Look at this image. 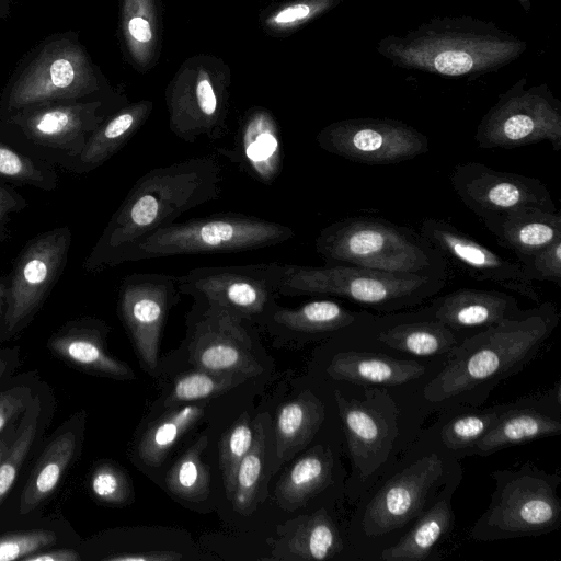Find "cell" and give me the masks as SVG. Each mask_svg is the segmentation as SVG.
<instances>
[{
  "label": "cell",
  "mask_w": 561,
  "mask_h": 561,
  "mask_svg": "<svg viewBox=\"0 0 561 561\" xmlns=\"http://www.w3.org/2000/svg\"><path fill=\"white\" fill-rule=\"evenodd\" d=\"M222 167L214 156L194 157L152 169L133 185L88 255L84 268L122 264L139 240L165 228L185 211L220 197Z\"/></svg>",
  "instance_id": "cell-1"
},
{
  "label": "cell",
  "mask_w": 561,
  "mask_h": 561,
  "mask_svg": "<svg viewBox=\"0 0 561 561\" xmlns=\"http://www.w3.org/2000/svg\"><path fill=\"white\" fill-rule=\"evenodd\" d=\"M527 48L525 39L471 15L434 16L376 45L377 53L396 67L470 80L501 70Z\"/></svg>",
  "instance_id": "cell-2"
},
{
  "label": "cell",
  "mask_w": 561,
  "mask_h": 561,
  "mask_svg": "<svg viewBox=\"0 0 561 561\" xmlns=\"http://www.w3.org/2000/svg\"><path fill=\"white\" fill-rule=\"evenodd\" d=\"M560 316L551 301L466 337L448 352V362L424 388L431 403L470 400L490 390L534 359L558 325Z\"/></svg>",
  "instance_id": "cell-3"
},
{
  "label": "cell",
  "mask_w": 561,
  "mask_h": 561,
  "mask_svg": "<svg viewBox=\"0 0 561 561\" xmlns=\"http://www.w3.org/2000/svg\"><path fill=\"white\" fill-rule=\"evenodd\" d=\"M314 249L324 265L447 278V261L420 232L381 218L333 221L321 229Z\"/></svg>",
  "instance_id": "cell-4"
},
{
  "label": "cell",
  "mask_w": 561,
  "mask_h": 561,
  "mask_svg": "<svg viewBox=\"0 0 561 561\" xmlns=\"http://www.w3.org/2000/svg\"><path fill=\"white\" fill-rule=\"evenodd\" d=\"M447 278L398 274L353 265H289L280 296L325 295L391 313L438 294Z\"/></svg>",
  "instance_id": "cell-5"
},
{
  "label": "cell",
  "mask_w": 561,
  "mask_h": 561,
  "mask_svg": "<svg viewBox=\"0 0 561 561\" xmlns=\"http://www.w3.org/2000/svg\"><path fill=\"white\" fill-rule=\"evenodd\" d=\"M294 230L244 214H216L172 224L135 243L121 263L187 254L253 251L287 242Z\"/></svg>",
  "instance_id": "cell-6"
},
{
  "label": "cell",
  "mask_w": 561,
  "mask_h": 561,
  "mask_svg": "<svg viewBox=\"0 0 561 561\" xmlns=\"http://www.w3.org/2000/svg\"><path fill=\"white\" fill-rule=\"evenodd\" d=\"M495 490L490 505L470 530L474 540H499L551 533L561 524L558 474L525 463L491 473Z\"/></svg>",
  "instance_id": "cell-7"
},
{
  "label": "cell",
  "mask_w": 561,
  "mask_h": 561,
  "mask_svg": "<svg viewBox=\"0 0 561 561\" xmlns=\"http://www.w3.org/2000/svg\"><path fill=\"white\" fill-rule=\"evenodd\" d=\"M231 81L220 57L198 54L184 60L165 89L170 130L187 144L225 137Z\"/></svg>",
  "instance_id": "cell-8"
},
{
  "label": "cell",
  "mask_w": 561,
  "mask_h": 561,
  "mask_svg": "<svg viewBox=\"0 0 561 561\" xmlns=\"http://www.w3.org/2000/svg\"><path fill=\"white\" fill-rule=\"evenodd\" d=\"M101 88L84 47L76 38L60 36L46 43L11 82L1 115L32 104L80 101Z\"/></svg>",
  "instance_id": "cell-9"
},
{
  "label": "cell",
  "mask_w": 561,
  "mask_h": 561,
  "mask_svg": "<svg viewBox=\"0 0 561 561\" xmlns=\"http://www.w3.org/2000/svg\"><path fill=\"white\" fill-rule=\"evenodd\" d=\"M103 107L96 99L32 104L2 115L1 130L32 153L51 163L60 158L71 169L88 137L106 118Z\"/></svg>",
  "instance_id": "cell-10"
},
{
  "label": "cell",
  "mask_w": 561,
  "mask_h": 561,
  "mask_svg": "<svg viewBox=\"0 0 561 561\" xmlns=\"http://www.w3.org/2000/svg\"><path fill=\"white\" fill-rule=\"evenodd\" d=\"M474 140L482 149H514L541 141L561 149V102L547 83L528 85L520 78L480 119Z\"/></svg>",
  "instance_id": "cell-11"
},
{
  "label": "cell",
  "mask_w": 561,
  "mask_h": 561,
  "mask_svg": "<svg viewBox=\"0 0 561 561\" xmlns=\"http://www.w3.org/2000/svg\"><path fill=\"white\" fill-rule=\"evenodd\" d=\"M290 264L277 262L195 267L178 276L181 294L252 323H265Z\"/></svg>",
  "instance_id": "cell-12"
},
{
  "label": "cell",
  "mask_w": 561,
  "mask_h": 561,
  "mask_svg": "<svg viewBox=\"0 0 561 561\" xmlns=\"http://www.w3.org/2000/svg\"><path fill=\"white\" fill-rule=\"evenodd\" d=\"M70 243V229L58 227L21 251L8 280L0 343L19 334L38 312L64 271Z\"/></svg>",
  "instance_id": "cell-13"
},
{
  "label": "cell",
  "mask_w": 561,
  "mask_h": 561,
  "mask_svg": "<svg viewBox=\"0 0 561 561\" xmlns=\"http://www.w3.org/2000/svg\"><path fill=\"white\" fill-rule=\"evenodd\" d=\"M318 146L348 161L385 165L412 160L430 150L428 138L393 118L356 117L330 123L316 136Z\"/></svg>",
  "instance_id": "cell-14"
},
{
  "label": "cell",
  "mask_w": 561,
  "mask_h": 561,
  "mask_svg": "<svg viewBox=\"0 0 561 561\" xmlns=\"http://www.w3.org/2000/svg\"><path fill=\"white\" fill-rule=\"evenodd\" d=\"M187 320L188 360L194 367L244 378L262 371L253 353L252 322L195 300Z\"/></svg>",
  "instance_id": "cell-15"
},
{
  "label": "cell",
  "mask_w": 561,
  "mask_h": 561,
  "mask_svg": "<svg viewBox=\"0 0 561 561\" xmlns=\"http://www.w3.org/2000/svg\"><path fill=\"white\" fill-rule=\"evenodd\" d=\"M178 276L134 273L125 276L118 290V314L142 366L158 367L160 339L169 311L180 301Z\"/></svg>",
  "instance_id": "cell-16"
},
{
  "label": "cell",
  "mask_w": 561,
  "mask_h": 561,
  "mask_svg": "<svg viewBox=\"0 0 561 561\" xmlns=\"http://www.w3.org/2000/svg\"><path fill=\"white\" fill-rule=\"evenodd\" d=\"M450 183L459 199L481 220L519 206L558 210L548 187L539 179L494 170L481 162L457 164Z\"/></svg>",
  "instance_id": "cell-17"
},
{
  "label": "cell",
  "mask_w": 561,
  "mask_h": 561,
  "mask_svg": "<svg viewBox=\"0 0 561 561\" xmlns=\"http://www.w3.org/2000/svg\"><path fill=\"white\" fill-rule=\"evenodd\" d=\"M420 233L444 256L471 278L491 282L536 304L541 296L529 279L525 266L518 260L499 255L450 222L425 218Z\"/></svg>",
  "instance_id": "cell-18"
},
{
  "label": "cell",
  "mask_w": 561,
  "mask_h": 561,
  "mask_svg": "<svg viewBox=\"0 0 561 561\" xmlns=\"http://www.w3.org/2000/svg\"><path fill=\"white\" fill-rule=\"evenodd\" d=\"M443 473V460L431 454L388 480L366 506L363 516L365 533L368 536L385 535L417 517Z\"/></svg>",
  "instance_id": "cell-19"
},
{
  "label": "cell",
  "mask_w": 561,
  "mask_h": 561,
  "mask_svg": "<svg viewBox=\"0 0 561 561\" xmlns=\"http://www.w3.org/2000/svg\"><path fill=\"white\" fill-rule=\"evenodd\" d=\"M353 463L367 478L387 459L397 435L396 409L386 411L368 396L365 401L347 400L335 391Z\"/></svg>",
  "instance_id": "cell-20"
},
{
  "label": "cell",
  "mask_w": 561,
  "mask_h": 561,
  "mask_svg": "<svg viewBox=\"0 0 561 561\" xmlns=\"http://www.w3.org/2000/svg\"><path fill=\"white\" fill-rule=\"evenodd\" d=\"M217 150L264 185H272L283 170L279 125L273 113L263 106H253L240 117L231 149Z\"/></svg>",
  "instance_id": "cell-21"
},
{
  "label": "cell",
  "mask_w": 561,
  "mask_h": 561,
  "mask_svg": "<svg viewBox=\"0 0 561 561\" xmlns=\"http://www.w3.org/2000/svg\"><path fill=\"white\" fill-rule=\"evenodd\" d=\"M108 331V325L100 319H76L51 334L47 347L73 369L121 380L134 379L133 369L107 351Z\"/></svg>",
  "instance_id": "cell-22"
},
{
  "label": "cell",
  "mask_w": 561,
  "mask_h": 561,
  "mask_svg": "<svg viewBox=\"0 0 561 561\" xmlns=\"http://www.w3.org/2000/svg\"><path fill=\"white\" fill-rule=\"evenodd\" d=\"M430 316L451 330L485 329L520 316L513 295L499 290L460 288L437 297L427 307Z\"/></svg>",
  "instance_id": "cell-23"
},
{
  "label": "cell",
  "mask_w": 561,
  "mask_h": 561,
  "mask_svg": "<svg viewBox=\"0 0 561 561\" xmlns=\"http://www.w3.org/2000/svg\"><path fill=\"white\" fill-rule=\"evenodd\" d=\"M499 244L523 260L561 239V214L536 206H519L482 220Z\"/></svg>",
  "instance_id": "cell-24"
},
{
  "label": "cell",
  "mask_w": 561,
  "mask_h": 561,
  "mask_svg": "<svg viewBox=\"0 0 561 561\" xmlns=\"http://www.w3.org/2000/svg\"><path fill=\"white\" fill-rule=\"evenodd\" d=\"M83 423L79 415L71 422L69 420L68 427L60 428L45 446L22 490L20 514L34 511L56 491L79 451Z\"/></svg>",
  "instance_id": "cell-25"
},
{
  "label": "cell",
  "mask_w": 561,
  "mask_h": 561,
  "mask_svg": "<svg viewBox=\"0 0 561 561\" xmlns=\"http://www.w3.org/2000/svg\"><path fill=\"white\" fill-rule=\"evenodd\" d=\"M370 317V313L350 310L334 300L319 299L295 308L277 304L265 323L289 335L324 336L356 327Z\"/></svg>",
  "instance_id": "cell-26"
},
{
  "label": "cell",
  "mask_w": 561,
  "mask_h": 561,
  "mask_svg": "<svg viewBox=\"0 0 561 561\" xmlns=\"http://www.w3.org/2000/svg\"><path fill=\"white\" fill-rule=\"evenodd\" d=\"M327 371L335 380L398 386L420 378L425 373V366L380 353L346 351L332 357Z\"/></svg>",
  "instance_id": "cell-27"
},
{
  "label": "cell",
  "mask_w": 561,
  "mask_h": 561,
  "mask_svg": "<svg viewBox=\"0 0 561 561\" xmlns=\"http://www.w3.org/2000/svg\"><path fill=\"white\" fill-rule=\"evenodd\" d=\"M153 102L140 100L106 117L88 137L71 170L89 172L113 157L147 122Z\"/></svg>",
  "instance_id": "cell-28"
},
{
  "label": "cell",
  "mask_w": 561,
  "mask_h": 561,
  "mask_svg": "<svg viewBox=\"0 0 561 561\" xmlns=\"http://www.w3.org/2000/svg\"><path fill=\"white\" fill-rule=\"evenodd\" d=\"M119 26L130 64L140 72L151 69L161 47L159 0H122Z\"/></svg>",
  "instance_id": "cell-29"
},
{
  "label": "cell",
  "mask_w": 561,
  "mask_h": 561,
  "mask_svg": "<svg viewBox=\"0 0 561 561\" xmlns=\"http://www.w3.org/2000/svg\"><path fill=\"white\" fill-rule=\"evenodd\" d=\"M507 408L488 433L472 446L470 454L488 456L503 448L561 433L559 416L554 417L533 408Z\"/></svg>",
  "instance_id": "cell-30"
},
{
  "label": "cell",
  "mask_w": 561,
  "mask_h": 561,
  "mask_svg": "<svg viewBox=\"0 0 561 561\" xmlns=\"http://www.w3.org/2000/svg\"><path fill=\"white\" fill-rule=\"evenodd\" d=\"M333 455L329 448L316 446L298 458L275 488L276 501L284 510L294 511L324 490L332 480Z\"/></svg>",
  "instance_id": "cell-31"
},
{
  "label": "cell",
  "mask_w": 561,
  "mask_h": 561,
  "mask_svg": "<svg viewBox=\"0 0 561 561\" xmlns=\"http://www.w3.org/2000/svg\"><path fill=\"white\" fill-rule=\"evenodd\" d=\"M323 403L310 391L283 404L275 419L276 453L286 460L305 447L324 420Z\"/></svg>",
  "instance_id": "cell-32"
},
{
  "label": "cell",
  "mask_w": 561,
  "mask_h": 561,
  "mask_svg": "<svg viewBox=\"0 0 561 561\" xmlns=\"http://www.w3.org/2000/svg\"><path fill=\"white\" fill-rule=\"evenodd\" d=\"M415 525L396 545L385 549V561H422L453 526L454 514L449 497L442 499L419 515Z\"/></svg>",
  "instance_id": "cell-33"
},
{
  "label": "cell",
  "mask_w": 561,
  "mask_h": 561,
  "mask_svg": "<svg viewBox=\"0 0 561 561\" xmlns=\"http://www.w3.org/2000/svg\"><path fill=\"white\" fill-rule=\"evenodd\" d=\"M377 339L390 348L416 356L448 353L458 344L456 332L432 317L396 323L380 330Z\"/></svg>",
  "instance_id": "cell-34"
},
{
  "label": "cell",
  "mask_w": 561,
  "mask_h": 561,
  "mask_svg": "<svg viewBox=\"0 0 561 561\" xmlns=\"http://www.w3.org/2000/svg\"><path fill=\"white\" fill-rule=\"evenodd\" d=\"M285 547L289 559L328 560L341 552L343 542L336 525L321 510L296 522Z\"/></svg>",
  "instance_id": "cell-35"
},
{
  "label": "cell",
  "mask_w": 561,
  "mask_h": 561,
  "mask_svg": "<svg viewBox=\"0 0 561 561\" xmlns=\"http://www.w3.org/2000/svg\"><path fill=\"white\" fill-rule=\"evenodd\" d=\"M203 414V407L187 404L160 416L142 434L137 447L139 458L150 467L160 466L178 440Z\"/></svg>",
  "instance_id": "cell-36"
},
{
  "label": "cell",
  "mask_w": 561,
  "mask_h": 561,
  "mask_svg": "<svg viewBox=\"0 0 561 561\" xmlns=\"http://www.w3.org/2000/svg\"><path fill=\"white\" fill-rule=\"evenodd\" d=\"M46 412L43 394L37 390L18 422L11 447L0 461V505L13 488L25 459L44 430Z\"/></svg>",
  "instance_id": "cell-37"
},
{
  "label": "cell",
  "mask_w": 561,
  "mask_h": 561,
  "mask_svg": "<svg viewBox=\"0 0 561 561\" xmlns=\"http://www.w3.org/2000/svg\"><path fill=\"white\" fill-rule=\"evenodd\" d=\"M206 435L199 438L174 462L165 476V485L175 496L185 501H203L210 491V474L202 461L207 446Z\"/></svg>",
  "instance_id": "cell-38"
},
{
  "label": "cell",
  "mask_w": 561,
  "mask_h": 561,
  "mask_svg": "<svg viewBox=\"0 0 561 561\" xmlns=\"http://www.w3.org/2000/svg\"><path fill=\"white\" fill-rule=\"evenodd\" d=\"M345 0H288L266 8L260 14L265 34L274 37L288 36L304 25L322 16Z\"/></svg>",
  "instance_id": "cell-39"
},
{
  "label": "cell",
  "mask_w": 561,
  "mask_h": 561,
  "mask_svg": "<svg viewBox=\"0 0 561 561\" xmlns=\"http://www.w3.org/2000/svg\"><path fill=\"white\" fill-rule=\"evenodd\" d=\"M0 178L16 185L53 191L58 183L53 163L34 153H25L0 139Z\"/></svg>",
  "instance_id": "cell-40"
},
{
  "label": "cell",
  "mask_w": 561,
  "mask_h": 561,
  "mask_svg": "<svg viewBox=\"0 0 561 561\" xmlns=\"http://www.w3.org/2000/svg\"><path fill=\"white\" fill-rule=\"evenodd\" d=\"M265 450V433L260 422L253 426V440L250 449L240 461L234 489L231 496L233 508L240 514L251 512L262 476Z\"/></svg>",
  "instance_id": "cell-41"
},
{
  "label": "cell",
  "mask_w": 561,
  "mask_h": 561,
  "mask_svg": "<svg viewBox=\"0 0 561 561\" xmlns=\"http://www.w3.org/2000/svg\"><path fill=\"white\" fill-rule=\"evenodd\" d=\"M245 379L239 375L211 373L196 368V370L185 373L176 378L164 405L171 407L218 396Z\"/></svg>",
  "instance_id": "cell-42"
},
{
  "label": "cell",
  "mask_w": 561,
  "mask_h": 561,
  "mask_svg": "<svg viewBox=\"0 0 561 561\" xmlns=\"http://www.w3.org/2000/svg\"><path fill=\"white\" fill-rule=\"evenodd\" d=\"M253 440V428L248 413H243L225 432L219 443V466L226 494L231 500L237 471L241 459L248 453Z\"/></svg>",
  "instance_id": "cell-43"
},
{
  "label": "cell",
  "mask_w": 561,
  "mask_h": 561,
  "mask_svg": "<svg viewBox=\"0 0 561 561\" xmlns=\"http://www.w3.org/2000/svg\"><path fill=\"white\" fill-rule=\"evenodd\" d=\"M504 409L505 405H502L453 419L442 430V442L449 449H471L494 425Z\"/></svg>",
  "instance_id": "cell-44"
},
{
  "label": "cell",
  "mask_w": 561,
  "mask_h": 561,
  "mask_svg": "<svg viewBox=\"0 0 561 561\" xmlns=\"http://www.w3.org/2000/svg\"><path fill=\"white\" fill-rule=\"evenodd\" d=\"M89 488L93 497L111 505L127 504L133 497L130 479L117 463L103 460L90 473Z\"/></svg>",
  "instance_id": "cell-45"
},
{
  "label": "cell",
  "mask_w": 561,
  "mask_h": 561,
  "mask_svg": "<svg viewBox=\"0 0 561 561\" xmlns=\"http://www.w3.org/2000/svg\"><path fill=\"white\" fill-rule=\"evenodd\" d=\"M33 374L11 377L0 389V435L23 415L37 392Z\"/></svg>",
  "instance_id": "cell-46"
},
{
  "label": "cell",
  "mask_w": 561,
  "mask_h": 561,
  "mask_svg": "<svg viewBox=\"0 0 561 561\" xmlns=\"http://www.w3.org/2000/svg\"><path fill=\"white\" fill-rule=\"evenodd\" d=\"M57 535L51 530L31 529L0 536V561L22 560L23 558L55 545Z\"/></svg>",
  "instance_id": "cell-47"
},
{
  "label": "cell",
  "mask_w": 561,
  "mask_h": 561,
  "mask_svg": "<svg viewBox=\"0 0 561 561\" xmlns=\"http://www.w3.org/2000/svg\"><path fill=\"white\" fill-rule=\"evenodd\" d=\"M520 263L530 280L550 282L561 286V239Z\"/></svg>",
  "instance_id": "cell-48"
},
{
  "label": "cell",
  "mask_w": 561,
  "mask_h": 561,
  "mask_svg": "<svg viewBox=\"0 0 561 561\" xmlns=\"http://www.w3.org/2000/svg\"><path fill=\"white\" fill-rule=\"evenodd\" d=\"M27 206L26 201L14 190L0 184V240L9 222L11 214L18 213Z\"/></svg>",
  "instance_id": "cell-49"
},
{
  "label": "cell",
  "mask_w": 561,
  "mask_h": 561,
  "mask_svg": "<svg viewBox=\"0 0 561 561\" xmlns=\"http://www.w3.org/2000/svg\"><path fill=\"white\" fill-rule=\"evenodd\" d=\"M182 556L175 551H146L133 554L112 556L104 558L108 561H174Z\"/></svg>",
  "instance_id": "cell-50"
},
{
  "label": "cell",
  "mask_w": 561,
  "mask_h": 561,
  "mask_svg": "<svg viewBox=\"0 0 561 561\" xmlns=\"http://www.w3.org/2000/svg\"><path fill=\"white\" fill-rule=\"evenodd\" d=\"M19 347L14 346L10 348H0V386L5 385V382L12 377L13 373L19 366Z\"/></svg>",
  "instance_id": "cell-51"
},
{
  "label": "cell",
  "mask_w": 561,
  "mask_h": 561,
  "mask_svg": "<svg viewBox=\"0 0 561 561\" xmlns=\"http://www.w3.org/2000/svg\"><path fill=\"white\" fill-rule=\"evenodd\" d=\"M81 560L80 554L73 549H42L34 552L22 561H79Z\"/></svg>",
  "instance_id": "cell-52"
},
{
  "label": "cell",
  "mask_w": 561,
  "mask_h": 561,
  "mask_svg": "<svg viewBox=\"0 0 561 561\" xmlns=\"http://www.w3.org/2000/svg\"><path fill=\"white\" fill-rule=\"evenodd\" d=\"M19 422V421H18ZM18 422L10 425L1 435H0V461L3 459L5 454L8 453L9 448L11 447L16 430H18Z\"/></svg>",
  "instance_id": "cell-53"
},
{
  "label": "cell",
  "mask_w": 561,
  "mask_h": 561,
  "mask_svg": "<svg viewBox=\"0 0 561 561\" xmlns=\"http://www.w3.org/2000/svg\"><path fill=\"white\" fill-rule=\"evenodd\" d=\"M8 288V279L5 277L0 278V324L2 321L4 306H5V295Z\"/></svg>",
  "instance_id": "cell-54"
},
{
  "label": "cell",
  "mask_w": 561,
  "mask_h": 561,
  "mask_svg": "<svg viewBox=\"0 0 561 561\" xmlns=\"http://www.w3.org/2000/svg\"><path fill=\"white\" fill-rule=\"evenodd\" d=\"M519 5L522 7V9L528 13L531 9V0H516Z\"/></svg>",
  "instance_id": "cell-55"
}]
</instances>
